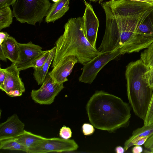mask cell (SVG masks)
<instances>
[{
    "label": "cell",
    "mask_w": 153,
    "mask_h": 153,
    "mask_svg": "<svg viewBox=\"0 0 153 153\" xmlns=\"http://www.w3.org/2000/svg\"><path fill=\"white\" fill-rule=\"evenodd\" d=\"M102 6L105 13L106 25L98 51L119 50L121 55L132 53L137 31L147 17V14L120 0H110L102 3Z\"/></svg>",
    "instance_id": "6da1fadb"
},
{
    "label": "cell",
    "mask_w": 153,
    "mask_h": 153,
    "mask_svg": "<svg viewBox=\"0 0 153 153\" xmlns=\"http://www.w3.org/2000/svg\"><path fill=\"white\" fill-rule=\"evenodd\" d=\"M86 109L90 123L98 129L111 132L129 124L131 114L128 104L102 91L92 95Z\"/></svg>",
    "instance_id": "7a4b0ae2"
},
{
    "label": "cell",
    "mask_w": 153,
    "mask_h": 153,
    "mask_svg": "<svg viewBox=\"0 0 153 153\" xmlns=\"http://www.w3.org/2000/svg\"><path fill=\"white\" fill-rule=\"evenodd\" d=\"M55 44V53L52 65L53 68L69 56H76L78 63L83 65L101 53L87 40L81 17L68 19L65 25L63 33Z\"/></svg>",
    "instance_id": "3957f363"
},
{
    "label": "cell",
    "mask_w": 153,
    "mask_h": 153,
    "mask_svg": "<svg viewBox=\"0 0 153 153\" xmlns=\"http://www.w3.org/2000/svg\"><path fill=\"white\" fill-rule=\"evenodd\" d=\"M149 68L140 59L128 63L125 72L129 103L135 114L144 121L153 93L147 77Z\"/></svg>",
    "instance_id": "277c9868"
},
{
    "label": "cell",
    "mask_w": 153,
    "mask_h": 153,
    "mask_svg": "<svg viewBox=\"0 0 153 153\" xmlns=\"http://www.w3.org/2000/svg\"><path fill=\"white\" fill-rule=\"evenodd\" d=\"M49 0H16L12 5L13 17L22 23H40L51 6Z\"/></svg>",
    "instance_id": "5b68a950"
},
{
    "label": "cell",
    "mask_w": 153,
    "mask_h": 153,
    "mask_svg": "<svg viewBox=\"0 0 153 153\" xmlns=\"http://www.w3.org/2000/svg\"><path fill=\"white\" fill-rule=\"evenodd\" d=\"M121 55L119 50L101 52L90 61L84 64L79 82L91 84L100 71L108 62Z\"/></svg>",
    "instance_id": "8992f818"
},
{
    "label": "cell",
    "mask_w": 153,
    "mask_h": 153,
    "mask_svg": "<svg viewBox=\"0 0 153 153\" xmlns=\"http://www.w3.org/2000/svg\"><path fill=\"white\" fill-rule=\"evenodd\" d=\"M78 147L77 144L73 140L46 138L37 145L28 149L27 153L71 152L76 150Z\"/></svg>",
    "instance_id": "52a82bcc"
},
{
    "label": "cell",
    "mask_w": 153,
    "mask_h": 153,
    "mask_svg": "<svg viewBox=\"0 0 153 153\" xmlns=\"http://www.w3.org/2000/svg\"><path fill=\"white\" fill-rule=\"evenodd\" d=\"M64 88L63 84L55 82L48 73L41 87L31 91V97L36 103L50 105L53 102L56 96Z\"/></svg>",
    "instance_id": "ba28073f"
},
{
    "label": "cell",
    "mask_w": 153,
    "mask_h": 153,
    "mask_svg": "<svg viewBox=\"0 0 153 153\" xmlns=\"http://www.w3.org/2000/svg\"><path fill=\"white\" fill-rule=\"evenodd\" d=\"M6 76L2 86L0 88L11 97H19L25 92L24 84L19 76L20 70L16 64L13 63L5 69Z\"/></svg>",
    "instance_id": "9c48e42d"
},
{
    "label": "cell",
    "mask_w": 153,
    "mask_h": 153,
    "mask_svg": "<svg viewBox=\"0 0 153 153\" xmlns=\"http://www.w3.org/2000/svg\"><path fill=\"white\" fill-rule=\"evenodd\" d=\"M85 9L82 17L86 37L89 43L96 48L99 21L91 4L84 0Z\"/></svg>",
    "instance_id": "30bf717a"
},
{
    "label": "cell",
    "mask_w": 153,
    "mask_h": 153,
    "mask_svg": "<svg viewBox=\"0 0 153 153\" xmlns=\"http://www.w3.org/2000/svg\"><path fill=\"white\" fill-rule=\"evenodd\" d=\"M19 54V62L15 64L20 71L28 68V66L43 53L42 48L31 42L27 43H18Z\"/></svg>",
    "instance_id": "8fae6325"
},
{
    "label": "cell",
    "mask_w": 153,
    "mask_h": 153,
    "mask_svg": "<svg viewBox=\"0 0 153 153\" xmlns=\"http://www.w3.org/2000/svg\"><path fill=\"white\" fill-rule=\"evenodd\" d=\"M77 62L78 59L76 56H67L48 73L55 82L63 84L68 81L67 77L71 73L74 65Z\"/></svg>",
    "instance_id": "7c38bea8"
},
{
    "label": "cell",
    "mask_w": 153,
    "mask_h": 153,
    "mask_svg": "<svg viewBox=\"0 0 153 153\" xmlns=\"http://www.w3.org/2000/svg\"><path fill=\"white\" fill-rule=\"evenodd\" d=\"M25 124L16 114L9 117L0 125V140L14 138L24 131Z\"/></svg>",
    "instance_id": "4fadbf2b"
},
{
    "label": "cell",
    "mask_w": 153,
    "mask_h": 153,
    "mask_svg": "<svg viewBox=\"0 0 153 153\" xmlns=\"http://www.w3.org/2000/svg\"><path fill=\"white\" fill-rule=\"evenodd\" d=\"M69 1L70 0H59L53 4L46 16L45 21L53 22L62 17L69 9Z\"/></svg>",
    "instance_id": "5bb4252c"
},
{
    "label": "cell",
    "mask_w": 153,
    "mask_h": 153,
    "mask_svg": "<svg viewBox=\"0 0 153 153\" xmlns=\"http://www.w3.org/2000/svg\"><path fill=\"white\" fill-rule=\"evenodd\" d=\"M18 43L14 38L9 36L0 45L7 59L15 64L19 61V51Z\"/></svg>",
    "instance_id": "9a60e30c"
},
{
    "label": "cell",
    "mask_w": 153,
    "mask_h": 153,
    "mask_svg": "<svg viewBox=\"0 0 153 153\" xmlns=\"http://www.w3.org/2000/svg\"><path fill=\"white\" fill-rule=\"evenodd\" d=\"M153 134V123L148 125H144L133 131L132 136L125 143L124 149L126 151L133 146V143L138 139L145 137H149Z\"/></svg>",
    "instance_id": "2e32d148"
},
{
    "label": "cell",
    "mask_w": 153,
    "mask_h": 153,
    "mask_svg": "<svg viewBox=\"0 0 153 153\" xmlns=\"http://www.w3.org/2000/svg\"><path fill=\"white\" fill-rule=\"evenodd\" d=\"M56 47L54 46L51 49L50 54L42 66L39 69H34L33 73L34 78L38 85H42L48 74L49 68L53 60L55 53Z\"/></svg>",
    "instance_id": "e0dca14e"
},
{
    "label": "cell",
    "mask_w": 153,
    "mask_h": 153,
    "mask_svg": "<svg viewBox=\"0 0 153 153\" xmlns=\"http://www.w3.org/2000/svg\"><path fill=\"white\" fill-rule=\"evenodd\" d=\"M14 138L28 149L37 145L46 138L24 130L23 133Z\"/></svg>",
    "instance_id": "ac0fdd59"
},
{
    "label": "cell",
    "mask_w": 153,
    "mask_h": 153,
    "mask_svg": "<svg viewBox=\"0 0 153 153\" xmlns=\"http://www.w3.org/2000/svg\"><path fill=\"white\" fill-rule=\"evenodd\" d=\"M0 149L20 151L27 153L28 149L16 141L14 138L0 140Z\"/></svg>",
    "instance_id": "d6986e66"
},
{
    "label": "cell",
    "mask_w": 153,
    "mask_h": 153,
    "mask_svg": "<svg viewBox=\"0 0 153 153\" xmlns=\"http://www.w3.org/2000/svg\"><path fill=\"white\" fill-rule=\"evenodd\" d=\"M13 11L9 6L0 8V30L9 27L12 24L13 17Z\"/></svg>",
    "instance_id": "ffe728a7"
},
{
    "label": "cell",
    "mask_w": 153,
    "mask_h": 153,
    "mask_svg": "<svg viewBox=\"0 0 153 153\" xmlns=\"http://www.w3.org/2000/svg\"><path fill=\"white\" fill-rule=\"evenodd\" d=\"M140 59L149 68H153V42L141 53Z\"/></svg>",
    "instance_id": "44dd1931"
},
{
    "label": "cell",
    "mask_w": 153,
    "mask_h": 153,
    "mask_svg": "<svg viewBox=\"0 0 153 153\" xmlns=\"http://www.w3.org/2000/svg\"><path fill=\"white\" fill-rule=\"evenodd\" d=\"M51 50L45 51L44 52L36 59L28 67V68H33L39 69L41 68L46 61L50 54Z\"/></svg>",
    "instance_id": "7402d4cb"
},
{
    "label": "cell",
    "mask_w": 153,
    "mask_h": 153,
    "mask_svg": "<svg viewBox=\"0 0 153 153\" xmlns=\"http://www.w3.org/2000/svg\"><path fill=\"white\" fill-rule=\"evenodd\" d=\"M144 122L145 125H148L153 123V93Z\"/></svg>",
    "instance_id": "603a6c76"
},
{
    "label": "cell",
    "mask_w": 153,
    "mask_h": 153,
    "mask_svg": "<svg viewBox=\"0 0 153 153\" xmlns=\"http://www.w3.org/2000/svg\"><path fill=\"white\" fill-rule=\"evenodd\" d=\"M59 135L63 139H69L72 136L71 131L69 128L64 126L60 129Z\"/></svg>",
    "instance_id": "cb8c5ba5"
},
{
    "label": "cell",
    "mask_w": 153,
    "mask_h": 153,
    "mask_svg": "<svg viewBox=\"0 0 153 153\" xmlns=\"http://www.w3.org/2000/svg\"><path fill=\"white\" fill-rule=\"evenodd\" d=\"M94 126L90 124L84 123L82 126V131L83 134L85 135H89L92 134L94 130Z\"/></svg>",
    "instance_id": "d4e9b609"
},
{
    "label": "cell",
    "mask_w": 153,
    "mask_h": 153,
    "mask_svg": "<svg viewBox=\"0 0 153 153\" xmlns=\"http://www.w3.org/2000/svg\"><path fill=\"white\" fill-rule=\"evenodd\" d=\"M144 147L148 150L147 153H153V134L147 139L144 144Z\"/></svg>",
    "instance_id": "484cf974"
},
{
    "label": "cell",
    "mask_w": 153,
    "mask_h": 153,
    "mask_svg": "<svg viewBox=\"0 0 153 153\" xmlns=\"http://www.w3.org/2000/svg\"><path fill=\"white\" fill-rule=\"evenodd\" d=\"M16 0H0V8L12 5Z\"/></svg>",
    "instance_id": "4316f807"
},
{
    "label": "cell",
    "mask_w": 153,
    "mask_h": 153,
    "mask_svg": "<svg viewBox=\"0 0 153 153\" xmlns=\"http://www.w3.org/2000/svg\"><path fill=\"white\" fill-rule=\"evenodd\" d=\"M147 74L149 84L153 89V68H149Z\"/></svg>",
    "instance_id": "83f0119b"
},
{
    "label": "cell",
    "mask_w": 153,
    "mask_h": 153,
    "mask_svg": "<svg viewBox=\"0 0 153 153\" xmlns=\"http://www.w3.org/2000/svg\"><path fill=\"white\" fill-rule=\"evenodd\" d=\"M6 76V72L5 69L0 67V88L3 86Z\"/></svg>",
    "instance_id": "f1b7e54d"
},
{
    "label": "cell",
    "mask_w": 153,
    "mask_h": 153,
    "mask_svg": "<svg viewBox=\"0 0 153 153\" xmlns=\"http://www.w3.org/2000/svg\"><path fill=\"white\" fill-rule=\"evenodd\" d=\"M148 138V137H145L138 139L133 143V146H141L144 144Z\"/></svg>",
    "instance_id": "f546056e"
},
{
    "label": "cell",
    "mask_w": 153,
    "mask_h": 153,
    "mask_svg": "<svg viewBox=\"0 0 153 153\" xmlns=\"http://www.w3.org/2000/svg\"><path fill=\"white\" fill-rule=\"evenodd\" d=\"M10 35L7 33L1 31L0 32V45L2 44L4 41Z\"/></svg>",
    "instance_id": "4dcf8cb0"
},
{
    "label": "cell",
    "mask_w": 153,
    "mask_h": 153,
    "mask_svg": "<svg viewBox=\"0 0 153 153\" xmlns=\"http://www.w3.org/2000/svg\"><path fill=\"white\" fill-rule=\"evenodd\" d=\"M143 151V148L140 146H136L132 149V152L133 153H140Z\"/></svg>",
    "instance_id": "1f68e13d"
},
{
    "label": "cell",
    "mask_w": 153,
    "mask_h": 153,
    "mask_svg": "<svg viewBox=\"0 0 153 153\" xmlns=\"http://www.w3.org/2000/svg\"><path fill=\"white\" fill-rule=\"evenodd\" d=\"M0 60L5 62L7 61V59L5 56L2 47L1 45H0Z\"/></svg>",
    "instance_id": "d6a6232c"
},
{
    "label": "cell",
    "mask_w": 153,
    "mask_h": 153,
    "mask_svg": "<svg viewBox=\"0 0 153 153\" xmlns=\"http://www.w3.org/2000/svg\"><path fill=\"white\" fill-rule=\"evenodd\" d=\"M116 152L117 153H123L125 151L124 148L121 146H118L115 148Z\"/></svg>",
    "instance_id": "836d02e7"
},
{
    "label": "cell",
    "mask_w": 153,
    "mask_h": 153,
    "mask_svg": "<svg viewBox=\"0 0 153 153\" xmlns=\"http://www.w3.org/2000/svg\"><path fill=\"white\" fill-rule=\"evenodd\" d=\"M132 1L141 2L153 4V0H129Z\"/></svg>",
    "instance_id": "e575fe53"
},
{
    "label": "cell",
    "mask_w": 153,
    "mask_h": 153,
    "mask_svg": "<svg viewBox=\"0 0 153 153\" xmlns=\"http://www.w3.org/2000/svg\"><path fill=\"white\" fill-rule=\"evenodd\" d=\"M54 2H56L58 1L59 0H52Z\"/></svg>",
    "instance_id": "d590c367"
},
{
    "label": "cell",
    "mask_w": 153,
    "mask_h": 153,
    "mask_svg": "<svg viewBox=\"0 0 153 153\" xmlns=\"http://www.w3.org/2000/svg\"><path fill=\"white\" fill-rule=\"evenodd\" d=\"M90 0L91 1H96L97 0Z\"/></svg>",
    "instance_id": "8d00e7d4"
}]
</instances>
